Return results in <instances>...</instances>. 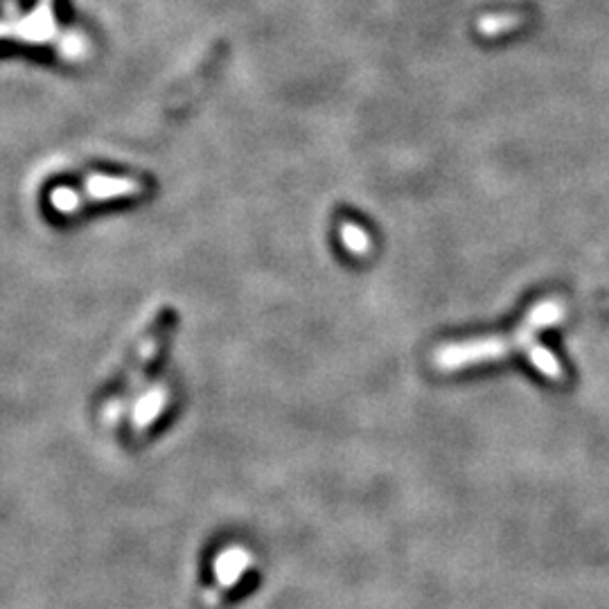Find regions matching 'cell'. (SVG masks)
Segmentation results:
<instances>
[{
  "label": "cell",
  "mask_w": 609,
  "mask_h": 609,
  "mask_svg": "<svg viewBox=\"0 0 609 609\" xmlns=\"http://www.w3.org/2000/svg\"><path fill=\"white\" fill-rule=\"evenodd\" d=\"M564 314H567V307L560 298H544L528 310L526 319L513 334L447 343V346H440L434 352V366L443 373H452V370L490 364V361L506 357L510 352L524 350L537 373H542L546 379H553V382H560L564 377L560 359L537 341V334L560 323Z\"/></svg>",
  "instance_id": "6da1fadb"
},
{
  "label": "cell",
  "mask_w": 609,
  "mask_h": 609,
  "mask_svg": "<svg viewBox=\"0 0 609 609\" xmlns=\"http://www.w3.org/2000/svg\"><path fill=\"white\" fill-rule=\"evenodd\" d=\"M176 323H179V312L172 310L170 305H165L163 310L156 312L152 323L147 325L143 337H140L138 346L129 355L125 368L120 370V377L116 382V395H122L131 391V388H136L140 377L147 373V368L154 364L158 352L163 350L165 341L172 337Z\"/></svg>",
  "instance_id": "7a4b0ae2"
},
{
  "label": "cell",
  "mask_w": 609,
  "mask_h": 609,
  "mask_svg": "<svg viewBox=\"0 0 609 609\" xmlns=\"http://www.w3.org/2000/svg\"><path fill=\"white\" fill-rule=\"evenodd\" d=\"M251 553H246L240 546H235V549H228L222 555H219L217 567H215V576L217 582L213 589L206 591V596H203V603L208 607H215L219 600L226 598L228 591H231L237 582L242 580L244 571L251 569Z\"/></svg>",
  "instance_id": "3957f363"
},
{
  "label": "cell",
  "mask_w": 609,
  "mask_h": 609,
  "mask_svg": "<svg viewBox=\"0 0 609 609\" xmlns=\"http://www.w3.org/2000/svg\"><path fill=\"white\" fill-rule=\"evenodd\" d=\"M167 404V391L163 386L152 388L147 395L140 397V402L134 406V416H131V427L136 434H143L154 422L161 418V413Z\"/></svg>",
  "instance_id": "277c9868"
},
{
  "label": "cell",
  "mask_w": 609,
  "mask_h": 609,
  "mask_svg": "<svg viewBox=\"0 0 609 609\" xmlns=\"http://www.w3.org/2000/svg\"><path fill=\"white\" fill-rule=\"evenodd\" d=\"M52 7V0H43L39 7V14L34 21L25 23H0V37H12V34H19L25 39H48V34H52V14L48 10Z\"/></svg>",
  "instance_id": "5b68a950"
},
{
  "label": "cell",
  "mask_w": 609,
  "mask_h": 609,
  "mask_svg": "<svg viewBox=\"0 0 609 609\" xmlns=\"http://www.w3.org/2000/svg\"><path fill=\"white\" fill-rule=\"evenodd\" d=\"M145 185L131 179H104V176H93L91 181L86 183L88 197L95 201L102 199H113V197H127V194H138L143 192Z\"/></svg>",
  "instance_id": "8992f818"
},
{
  "label": "cell",
  "mask_w": 609,
  "mask_h": 609,
  "mask_svg": "<svg viewBox=\"0 0 609 609\" xmlns=\"http://www.w3.org/2000/svg\"><path fill=\"white\" fill-rule=\"evenodd\" d=\"M519 25V19L513 14H494V16H485V19L479 23V30L485 34V37H497V34H506L510 30H515Z\"/></svg>",
  "instance_id": "52a82bcc"
},
{
  "label": "cell",
  "mask_w": 609,
  "mask_h": 609,
  "mask_svg": "<svg viewBox=\"0 0 609 609\" xmlns=\"http://www.w3.org/2000/svg\"><path fill=\"white\" fill-rule=\"evenodd\" d=\"M341 237H343V244L348 246V251H352L355 255H364L370 249V240L361 226L343 224Z\"/></svg>",
  "instance_id": "ba28073f"
}]
</instances>
